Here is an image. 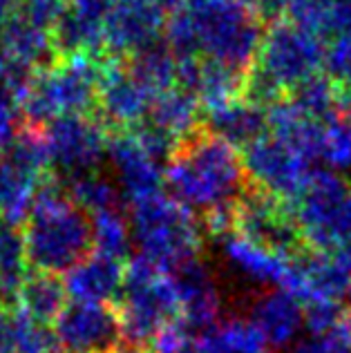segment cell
Returning a JSON list of instances; mask_svg holds the SVG:
<instances>
[{
	"instance_id": "1",
	"label": "cell",
	"mask_w": 351,
	"mask_h": 353,
	"mask_svg": "<svg viewBox=\"0 0 351 353\" xmlns=\"http://www.w3.org/2000/svg\"><path fill=\"white\" fill-rule=\"evenodd\" d=\"M163 181L170 197L188 212H199L210 230L233 228L237 203L253 190L244 159L206 128L181 139Z\"/></svg>"
},
{
	"instance_id": "2",
	"label": "cell",
	"mask_w": 351,
	"mask_h": 353,
	"mask_svg": "<svg viewBox=\"0 0 351 353\" xmlns=\"http://www.w3.org/2000/svg\"><path fill=\"white\" fill-rule=\"evenodd\" d=\"M27 262L32 271L66 275L92 246V217L70 197L59 179H41L34 190V208L23 226Z\"/></svg>"
},
{
	"instance_id": "3",
	"label": "cell",
	"mask_w": 351,
	"mask_h": 353,
	"mask_svg": "<svg viewBox=\"0 0 351 353\" xmlns=\"http://www.w3.org/2000/svg\"><path fill=\"white\" fill-rule=\"evenodd\" d=\"M117 302L123 340L137 351L152 347L166 331L181 322L179 295L172 275L143 257H137L126 266L123 289Z\"/></svg>"
},
{
	"instance_id": "4",
	"label": "cell",
	"mask_w": 351,
	"mask_h": 353,
	"mask_svg": "<svg viewBox=\"0 0 351 353\" xmlns=\"http://www.w3.org/2000/svg\"><path fill=\"white\" fill-rule=\"evenodd\" d=\"M130 233L139 257L166 273L195 259L199 248V230L192 212L163 192L132 203Z\"/></svg>"
},
{
	"instance_id": "5",
	"label": "cell",
	"mask_w": 351,
	"mask_h": 353,
	"mask_svg": "<svg viewBox=\"0 0 351 353\" xmlns=\"http://www.w3.org/2000/svg\"><path fill=\"white\" fill-rule=\"evenodd\" d=\"M291 212L302 241L320 253L351 250V188L336 172H311Z\"/></svg>"
},
{
	"instance_id": "6",
	"label": "cell",
	"mask_w": 351,
	"mask_h": 353,
	"mask_svg": "<svg viewBox=\"0 0 351 353\" xmlns=\"http://www.w3.org/2000/svg\"><path fill=\"white\" fill-rule=\"evenodd\" d=\"M253 65L284 94L286 90L293 92L302 83L318 77V70L325 65V50L316 34L293 23L291 18H280L264 30Z\"/></svg>"
},
{
	"instance_id": "7",
	"label": "cell",
	"mask_w": 351,
	"mask_h": 353,
	"mask_svg": "<svg viewBox=\"0 0 351 353\" xmlns=\"http://www.w3.org/2000/svg\"><path fill=\"white\" fill-rule=\"evenodd\" d=\"M43 134L50 150V168L61 176L59 181H70L83 172L97 170L110 139L103 121L79 114L54 119Z\"/></svg>"
},
{
	"instance_id": "8",
	"label": "cell",
	"mask_w": 351,
	"mask_h": 353,
	"mask_svg": "<svg viewBox=\"0 0 351 353\" xmlns=\"http://www.w3.org/2000/svg\"><path fill=\"white\" fill-rule=\"evenodd\" d=\"M244 165L253 188L278 201H295L307 185L309 159L273 134H264L244 150Z\"/></svg>"
},
{
	"instance_id": "9",
	"label": "cell",
	"mask_w": 351,
	"mask_h": 353,
	"mask_svg": "<svg viewBox=\"0 0 351 353\" xmlns=\"http://www.w3.org/2000/svg\"><path fill=\"white\" fill-rule=\"evenodd\" d=\"M52 331L61 353H119L126 345L121 318L110 304L70 302Z\"/></svg>"
},
{
	"instance_id": "10",
	"label": "cell",
	"mask_w": 351,
	"mask_h": 353,
	"mask_svg": "<svg viewBox=\"0 0 351 353\" xmlns=\"http://www.w3.org/2000/svg\"><path fill=\"white\" fill-rule=\"evenodd\" d=\"M233 230L244 239L273 250L282 257H298L302 253V235L298 224L284 203L269 197V194L253 188L246 197L237 203Z\"/></svg>"
},
{
	"instance_id": "11",
	"label": "cell",
	"mask_w": 351,
	"mask_h": 353,
	"mask_svg": "<svg viewBox=\"0 0 351 353\" xmlns=\"http://www.w3.org/2000/svg\"><path fill=\"white\" fill-rule=\"evenodd\" d=\"M302 304L334 302L343 304L351 295V250L307 253L293 257L289 282L284 286Z\"/></svg>"
},
{
	"instance_id": "12",
	"label": "cell",
	"mask_w": 351,
	"mask_h": 353,
	"mask_svg": "<svg viewBox=\"0 0 351 353\" xmlns=\"http://www.w3.org/2000/svg\"><path fill=\"white\" fill-rule=\"evenodd\" d=\"M154 92L128 70V65H106L99 90V114L101 121L114 128L134 130L148 121Z\"/></svg>"
},
{
	"instance_id": "13",
	"label": "cell",
	"mask_w": 351,
	"mask_h": 353,
	"mask_svg": "<svg viewBox=\"0 0 351 353\" xmlns=\"http://www.w3.org/2000/svg\"><path fill=\"white\" fill-rule=\"evenodd\" d=\"M163 16L150 0H119L103 25L106 50L117 57H134L150 48L163 30Z\"/></svg>"
},
{
	"instance_id": "14",
	"label": "cell",
	"mask_w": 351,
	"mask_h": 353,
	"mask_svg": "<svg viewBox=\"0 0 351 353\" xmlns=\"http://www.w3.org/2000/svg\"><path fill=\"white\" fill-rule=\"evenodd\" d=\"M106 154L112 163L117 185L126 199L134 203L161 192V165L148 154L134 132L128 130V132L110 137Z\"/></svg>"
},
{
	"instance_id": "15",
	"label": "cell",
	"mask_w": 351,
	"mask_h": 353,
	"mask_svg": "<svg viewBox=\"0 0 351 353\" xmlns=\"http://www.w3.org/2000/svg\"><path fill=\"white\" fill-rule=\"evenodd\" d=\"M170 275L174 286H177L181 322L188 329L197 331H208L217 327L221 297L208 268L195 257L190 262L181 264L179 268H174Z\"/></svg>"
},
{
	"instance_id": "16",
	"label": "cell",
	"mask_w": 351,
	"mask_h": 353,
	"mask_svg": "<svg viewBox=\"0 0 351 353\" xmlns=\"http://www.w3.org/2000/svg\"><path fill=\"white\" fill-rule=\"evenodd\" d=\"M248 324L264 347H293L304 329V304L286 289H269L253 302Z\"/></svg>"
},
{
	"instance_id": "17",
	"label": "cell",
	"mask_w": 351,
	"mask_h": 353,
	"mask_svg": "<svg viewBox=\"0 0 351 353\" xmlns=\"http://www.w3.org/2000/svg\"><path fill=\"white\" fill-rule=\"evenodd\" d=\"M126 280L123 262L99 253L88 255L83 262L63 275L70 302L110 304L119 300Z\"/></svg>"
},
{
	"instance_id": "18",
	"label": "cell",
	"mask_w": 351,
	"mask_h": 353,
	"mask_svg": "<svg viewBox=\"0 0 351 353\" xmlns=\"http://www.w3.org/2000/svg\"><path fill=\"white\" fill-rule=\"evenodd\" d=\"M221 253H224L228 266L248 282L266 286V289H284L289 282L293 259L273 253L251 239L239 237L237 233L224 239Z\"/></svg>"
},
{
	"instance_id": "19",
	"label": "cell",
	"mask_w": 351,
	"mask_h": 353,
	"mask_svg": "<svg viewBox=\"0 0 351 353\" xmlns=\"http://www.w3.org/2000/svg\"><path fill=\"white\" fill-rule=\"evenodd\" d=\"M201 128H206L210 134H215L228 145L246 150L257 139L269 134V114L253 101L239 97L226 105L210 110L206 125Z\"/></svg>"
},
{
	"instance_id": "20",
	"label": "cell",
	"mask_w": 351,
	"mask_h": 353,
	"mask_svg": "<svg viewBox=\"0 0 351 353\" xmlns=\"http://www.w3.org/2000/svg\"><path fill=\"white\" fill-rule=\"evenodd\" d=\"M5 57H12L36 72H45L61 61V54L52 39V32L30 23L18 12H12L3 39Z\"/></svg>"
},
{
	"instance_id": "21",
	"label": "cell",
	"mask_w": 351,
	"mask_h": 353,
	"mask_svg": "<svg viewBox=\"0 0 351 353\" xmlns=\"http://www.w3.org/2000/svg\"><path fill=\"white\" fill-rule=\"evenodd\" d=\"M70 297L59 275L30 271L21 289V306H18L25 315H30L34 322L50 327L59 320V315L66 311Z\"/></svg>"
},
{
	"instance_id": "22",
	"label": "cell",
	"mask_w": 351,
	"mask_h": 353,
	"mask_svg": "<svg viewBox=\"0 0 351 353\" xmlns=\"http://www.w3.org/2000/svg\"><path fill=\"white\" fill-rule=\"evenodd\" d=\"M199 105V99L192 92L183 88H170L154 97L148 123L181 141L186 134L195 132Z\"/></svg>"
},
{
	"instance_id": "23",
	"label": "cell",
	"mask_w": 351,
	"mask_h": 353,
	"mask_svg": "<svg viewBox=\"0 0 351 353\" xmlns=\"http://www.w3.org/2000/svg\"><path fill=\"white\" fill-rule=\"evenodd\" d=\"M52 39L57 50L63 57H92L94 52L106 48V34L103 25L90 21V18L81 16L77 9L68 5L66 12L61 14L52 30Z\"/></svg>"
},
{
	"instance_id": "24",
	"label": "cell",
	"mask_w": 351,
	"mask_h": 353,
	"mask_svg": "<svg viewBox=\"0 0 351 353\" xmlns=\"http://www.w3.org/2000/svg\"><path fill=\"white\" fill-rule=\"evenodd\" d=\"M0 161L14 174L23 176L27 181L39 183L45 170L50 168V150L43 130H32L21 125L16 137L0 152Z\"/></svg>"
},
{
	"instance_id": "25",
	"label": "cell",
	"mask_w": 351,
	"mask_h": 353,
	"mask_svg": "<svg viewBox=\"0 0 351 353\" xmlns=\"http://www.w3.org/2000/svg\"><path fill=\"white\" fill-rule=\"evenodd\" d=\"M68 188L70 197L88 212V215H99L108 210H121L123 194L119 190L117 181L99 174V170L83 172L70 181H61Z\"/></svg>"
},
{
	"instance_id": "26",
	"label": "cell",
	"mask_w": 351,
	"mask_h": 353,
	"mask_svg": "<svg viewBox=\"0 0 351 353\" xmlns=\"http://www.w3.org/2000/svg\"><path fill=\"white\" fill-rule=\"evenodd\" d=\"M190 353H264V342L248 322L230 320L204 331Z\"/></svg>"
},
{
	"instance_id": "27",
	"label": "cell",
	"mask_w": 351,
	"mask_h": 353,
	"mask_svg": "<svg viewBox=\"0 0 351 353\" xmlns=\"http://www.w3.org/2000/svg\"><path fill=\"white\" fill-rule=\"evenodd\" d=\"M92 246L94 253L123 262V257H128L132 248L130 219L123 215V210L92 215Z\"/></svg>"
},
{
	"instance_id": "28",
	"label": "cell",
	"mask_w": 351,
	"mask_h": 353,
	"mask_svg": "<svg viewBox=\"0 0 351 353\" xmlns=\"http://www.w3.org/2000/svg\"><path fill=\"white\" fill-rule=\"evenodd\" d=\"M320 159L329 161L340 176L351 174V105L322 123Z\"/></svg>"
},
{
	"instance_id": "29",
	"label": "cell",
	"mask_w": 351,
	"mask_h": 353,
	"mask_svg": "<svg viewBox=\"0 0 351 353\" xmlns=\"http://www.w3.org/2000/svg\"><path fill=\"white\" fill-rule=\"evenodd\" d=\"M325 68L329 79L345 92H351V32L338 36L325 50Z\"/></svg>"
},
{
	"instance_id": "30",
	"label": "cell",
	"mask_w": 351,
	"mask_h": 353,
	"mask_svg": "<svg viewBox=\"0 0 351 353\" xmlns=\"http://www.w3.org/2000/svg\"><path fill=\"white\" fill-rule=\"evenodd\" d=\"M291 353H351V320H345L343 327L334 333L298 340L291 347Z\"/></svg>"
},
{
	"instance_id": "31",
	"label": "cell",
	"mask_w": 351,
	"mask_h": 353,
	"mask_svg": "<svg viewBox=\"0 0 351 353\" xmlns=\"http://www.w3.org/2000/svg\"><path fill=\"white\" fill-rule=\"evenodd\" d=\"M66 9H68L66 0H23V3L16 7V12L23 18H27L30 23L52 32Z\"/></svg>"
},
{
	"instance_id": "32",
	"label": "cell",
	"mask_w": 351,
	"mask_h": 353,
	"mask_svg": "<svg viewBox=\"0 0 351 353\" xmlns=\"http://www.w3.org/2000/svg\"><path fill=\"white\" fill-rule=\"evenodd\" d=\"M21 125L23 123H21V114H18V105L0 101V152L9 145V141L16 137Z\"/></svg>"
},
{
	"instance_id": "33",
	"label": "cell",
	"mask_w": 351,
	"mask_h": 353,
	"mask_svg": "<svg viewBox=\"0 0 351 353\" xmlns=\"http://www.w3.org/2000/svg\"><path fill=\"white\" fill-rule=\"evenodd\" d=\"M119 0H72L70 7L77 9L81 16L90 18V21L106 25L108 16L112 14V9L117 7Z\"/></svg>"
},
{
	"instance_id": "34",
	"label": "cell",
	"mask_w": 351,
	"mask_h": 353,
	"mask_svg": "<svg viewBox=\"0 0 351 353\" xmlns=\"http://www.w3.org/2000/svg\"><path fill=\"white\" fill-rule=\"evenodd\" d=\"M9 7L0 3V57H5V50H3V39H5V30H7V23H9Z\"/></svg>"
},
{
	"instance_id": "35",
	"label": "cell",
	"mask_w": 351,
	"mask_h": 353,
	"mask_svg": "<svg viewBox=\"0 0 351 353\" xmlns=\"http://www.w3.org/2000/svg\"><path fill=\"white\" fill-rule=\"evenodd\" d=\"M0 3H3V5H7L9 9H12V7H18V5H21L23 0H0Z\"/></svg>"
},
{
	"instance_id": "36",
	"label": "cell",
	"mask_w": 351,
	"mask_h": 353,
	"mask_svg": "<svg viewBox=\"0 0 351 353\" xmlns=\"http://www.w3.org/2000/svg\"><path fill=\"white\" fill-rule=\"evenodd\" d=\"M347 302H349V315H347V318L351 320V295H349V300H347Z\"/></svg>"
},
{
	"instance_id": "37",
	"label": "cell",
	"mask_w": 351,
	"mask_h": 353,
	"mask_svg": "<svg viewBox=\"0 0 351 353\" xmlns=\"http://www.w3.org/2000/svg\"><path fill=\"white\" fill-rule=\"evenodd\" d=\"M3 315H5V309H3V306H0V320H3Z\"/></svg>"
},
{
	"instance_id": "38",
	"label": "cell",
	"mask_w": 351,
	"mask_h": 353,
	"mask_svg": "<svg viewBox=\"0 0 351 353\" xmlns=\"http://www.w3.org/2000/svg\"><path fill=\"white\" fill-rule=\"evenodd\" d=\"M66 3H68V0H66Z\"/></svg>"
}]
</instances>
